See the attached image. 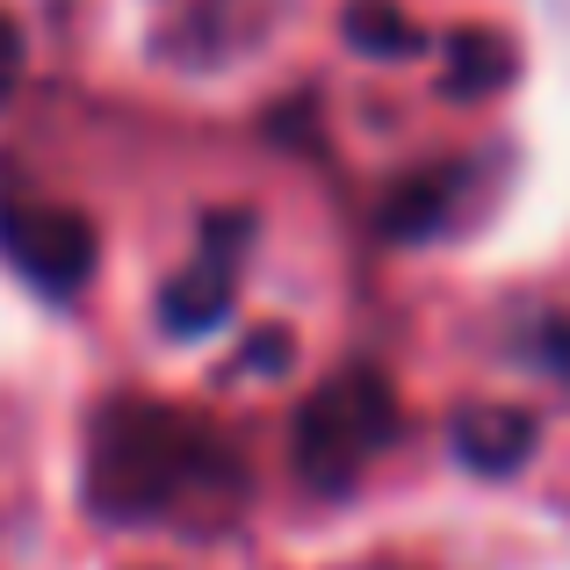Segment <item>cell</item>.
Returning <instances> with one entry per match:
<instances>
[{"mask_svg": "<svg viewBox=\"0 0 570 570\" xmlns=\"http://www.w3.org/2000/svg\"><path fill=\"white\" fill-rule=\"evenodd\" d=\"M224 318H232V275H224L217 261H203L195 275L159 289V325H167L174 340H203V333H217Z\"/></svg>", "mask_w": 570, "mask_h": 570, "instance_id": "4", "label": "cell"}, {"mask_svg": "<svg viewBox=\"0 0 570 570\" xmlns=\"http://www.w3.org/2000/svg\"><path fill=\"white\" fill-rule=\"evenodd\" d=\"M433 209H441V181H426V188H404V195H390V232H426L433 224Z\"/></svg>", "mask_w": 570, "mask_h": 570, "instance_id": "8", "label": "cell"}, {"mask_svg": "<svg viewBox=\"0 0 570 570\" xmlns=\"http://www.w3.org/2000/svg\"><path fill=\"white\" fill-rule=\"evenodd\" d=\"M0 253L51 296H72L95 275V232L72 209H0Z\"/></svg>", "mask_w": 570, "mask_h": 570, "instance_id": "2", "label": "cell"}, {"mask_svg": "<svg viewBox=\"0 0 570 570\" xmlns=\"http://www.w3.org/2000/svg\"><path fill=\"white\" fill-rule=\"evenodd\" d=\"M455 455L470 462L476 476H513L520 462L534 455V419L513 412V404H470V412L448 426Z\"/></svg>", "mask_w": 570, "mask_h": 570, "instance_id": "3", "label": "cell"}, {"mask_svg": "<svg viewBox=\"0 0 570 570\" xmlns=\"http://www.w3.org/2000/svg\"><path fill=\"white\" fill-rule=\"evenodd\" d=\"M296 362V340H289V325H261V333L238 347V376H275V368H289Z\"/></svg>", "mask_w": 570, "mask_h": 570, "instance_id": "7", "label": "cell"}, {"mask_svg": "<svg viewBox=\"0 0 570 570\" xmlns=\"http://www.w3.org/2000/svg\"><path fill=\"white\" fill-rule=\"evenodd\" d=\"M0 72H22V37H14L8 14H0Z\"/></svg>", "mask_w": 570, "mask_h": 570, "instance_id": "9", "label": "cell"}, {"mask_svg": "<svg viewBox=\"0 0 570 570\" xmlns=\"http://www.w3.org/2000/svg\"><path fill=\"white\" fill-rule=\"evenodd\" d=\"M448 58H455V66H448V95H470V101H476V95H499V87L520 72L513 43L491 37V29H476V37L462 29V37L448 43Z\"/></svg>", "mask_w": 570, "mask_h": 570, "instance_id": "6", "label": "cell"}, {"mask_svg": "<svg viewBox=\"0 0 570 570\" xmlns=\"http://www.w3.org/2000/svg\"><path fill=\"white\" fill-rule=\"evenodd\" d=\"M549 354H557V362L570 368V325H549Z\"/></svg>", "mask_w": 570, "mask_h": 570, "instance_id": "10", "label": "cell"}, {"mask_svg": "<svg viewBox=\"0 0 570 570\" xmlns=\"http://www.w3.org/2000/svg\"><path fill=\"white\" fill-rule=\"evenodd\" d=\"M390 433H397V404H390L376 368L333 376L304 412H296V462H304V476L318 491H340Z\"/></svg>", "mask_w": 570, "mask_h": 570, "instance_id": "1", "label": "cell"}, {"mask_svg": "<svg viewBox=\"0 0 570 570\" xmlns=\"http://www.w3.org/2000/svg\"><path fill=\"white\" fill-rule=\"evenodd\" d=\"M340 37H347L362 58H412L419 51V22L397 8V0H347Z\"/></svg>", "mask_w": 570, "mask_h": 570, "instance_id": "5", "label": "cell"}, {"mask_svg": "<svg viewBox=\"0 0 570 570\" xmlns=\"http://www.w3.org/2000/svg\"><path fill=\"white\" fill-rule=\"evenodd\" d=\"M8 80H14V72H0V95H8Z\"/></svg>", "mask_w": 570, "mask_h": 570, "instance_id": "11", "label": "cell"}]
</instances>
